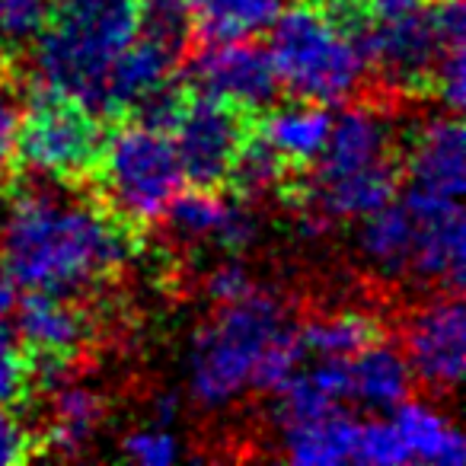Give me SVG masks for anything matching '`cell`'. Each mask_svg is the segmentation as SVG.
Listing matches in <instances>:
<instances>
[{"label": "cell", "instance_id": "25", "mask_svg": "<svg viewBox=\"0 0 466 466\" xmlns=\"http://www.w3.org/2000/svg\"><path fill=\"white\" fill-rule=\"evenodd\" d=\"M48 14V0H0V67L26 58Z\"/></svg>", "mask_w": 466, "mask_h": 466}, {"label": "cell", "instance_id": "20", "mask_svg": "<svg viewBox=\"0 0 466 466\" xmlns=\"http://www.w3.org/2000/svg\"><path fill=\"white\" fill-rule=\"evenodd\" d=\"M48 393H52V421L39 438V447L58 457H80L103 421V400L93 390L71 387L67 380Z\"/></svg>", "mask_w": 466, "mask_h": 466}, {"label": "cell", "instance_id": "28", "mask_svg": "<svg viewBox=\"0 0 466 466\" xmlns=\"http://www.w3.org/2000/svg\"><path fill=\"white\" fill-rule=\"evenodd\" d=\"M122 453L144 466H167L179 460V441L169 434L167 425L144 428V431H131L122 441Z\"/></svg>", "mask_w": 466, "mask_h": 466}, {"label": "cell", "instance_id": "21", "mask_svg": "<svg viewBox=\"0 0 466 466\" xmlns=\"http://www.w3.org/2000/svg\"><path fill=\"white\" fill-rule=\"evenodd\" d=\"M195 35L205 42H243L272 29L285 0H188Z\"/></svg>", "mask_w": 466, "mask_h": 466}, {"label": "cell", "instance_id": "14", "mask_svg": "<svg viewBox=\"0 0 466 466\" xmlns=\"http://www.w3.org/2000/svg\"><path fill=\"white\" fill-rule=\"evenodd\" d=\"M463 125L457 112L421 122L406 144V179L409 192L463 198Z\"/></svg>", "mask_w": 466, "mask_h": 466}, {"label": "cell", "instance_id": "29", "mask_svg": "<svg viewBox=\"0 0 466 466\" xmlns=\"http://www.w3.org/2000/svg\"><path fill=\"white\" fill-rule=\"evenodd\" d=\"M39 438H33L26 431V425L10 409V402H0V466L26 463V460L39 457Z\"/></svg>", "mask_w": 466, "mask_h": 466}, {"label": "cell", "instance_id": "10", "mask_svg": "<svg viewBox=\"0 0 466 466\" xmlns=\"http://www.w3.org/2000/svg\"><path fill=\"white\" fill-rule=\"evenodd\" d=\"M406 361L434 393H453L466 368V310L460 294H441L421 307L406 329Z\"/></svg>", "mask_w": 466, "mask_h": 466}, {"label": "cell", "instance_id": "12", "mask_svg": "<svg viewBox=\"0 0 466 466\" xmlns=\"http://www.w3.org/2000/svg\"><path fill=\"white\" fill-rule=\"evenodd\" d=\"M402 205L415 218V249L409 272L419 279L441 285L444 291H463V266H466V224L463 201L438 198V195L409 192Z\"/></svg>", "mask_w": 466, "mask_h": 466}, {"label": "cell", "instance_id": "32", "mask_svg": "<svg viewBox=\"0 0 466 466\" xmlns=\"http://www.w3.org/2000/svg\"><path fill=\"white\" fill-rule=\"evenodd\" d=\"M364 7H368V14L374 16V20H387V16H396L402 14V10L415 7L419 0H361Z\"/></svg>", "mask_w": 466, "mask_h": 466}, {"label": "cell", "instance_id": "13", "mask_svg": "<svg viewBox=\"0 0 466 466\" xmlns=\"http://www.w3.org/2000/svg\"><path fill=\"white\" fill-rule=\"evenodd\" d=\"M163 218L179 240H211L230 253H240L256 240V218L243 198L227 192L179 188L169 198Z\"/></svg>", "mask_w": 466, "mask_h": 466}, {"label": "cell", "instance_id": "16", "mask_svg": "<svg viewBox=\"0 0 466 466\" xmlns=\"http://www.w3.org/2000/svg\"><path fill=\"white\" fill-rule=\"evenodd\" d=\"M179 61H182L179 55L169 52L167 46L147 39V35H135V42L112 61L109 74H106L103 99H99V118H106L109 125L125 122L128 112L147 93H154L173 74H179Z\"/></svg>", "mask_w": 466, "mask_h": 466}, {"label": "cell", "instance_id": "5", "mask_svg": "<svg viewBox=\"0 0 466 466\" xmlns=\"http://www.w3.org/2000/svg\"><path fill=\"white\" fill-rule=\"evenodd\" d=\"M268 55L281 86L294 99L323 106L349 99L368 71L355 42L307 0L281 10L272 23Z\"/></svg>", "mask_w": 466, "mask_h": 466}, {"label": "cell", "instance_id": "8", "mask_svg": "<svg viewBox=\"0 0 466 466\" xmlns=\"http://www.w3.org/2000/svg\"><path fill=\"white\" fill-rule=\"evenodd\" d=\"M259 116L262 112H249L230 99L211 96V93H188L186 106L169 131L182 167V179L192 188L224 192L233 157L240 150L243 137L249 135V128L259 122Z\"/></svg>", "mask_w": 466, "mask_h": 466}, {"label": "cell", "instance_id": "3", "mask_svg": "<svg viewBox=\"0 0 466 466\" xmlns=\"http://www.w3.org/2000/svg\"><path fill=\"white\" fill-rule=\"evenodd\" d=\"M294 326L275 298L249 291L220 304V310L195 332L188 351V396L201 409H224L256 390V374L266 351Z\"/></svg>", "mask_w": 466, "mask_h": 466}, {"label": "cell", "instance_id": "22", "mask_svg": "<svg viewBox=\"0 0 466 466\" xmlns=\"http://www.w3.org/2000/svg\"><path fill=\"white\" fill-rule=\"evenodd\" d=\"M355 444H358V421L349 419L342 409L310 421L285 425V453L294 463H304V466L355 463Z\"/></svg>", "mask_w": 466, "mask_h": 466}, {"label": "cell", "instance_id": "30", "mask_svg": "<svg viewBox=\"0 0 466 466\" xmlns=\"http://www.w3.org/2000/svg\"><path fill=\"white\" fill-rule=\"evenodd\" d=\"M16 131H20V106L0 90V192L16 182Z\"/></svg>", "mask_w": 466, "mask_h": 466}, {"label": "cell", "instance_id": "33", "mask_svg": "<svg viewBox=\"0 0 466 466\" xmlns=\"http://www.w3.org/2000/svg\"><path fill=\"white\" fill-rule=\"evenodd\" d=\"M16 307V285L7 275V268L0 266V323L7 319V313H14Z\"/></svg>", "mask_w": 466, "mask_h": 466}, {"label": "cell", "instance_id": "17", "mask_svg": "<svg viewBox=\"0 0 466 466\" xmlns=\"http://www.w3.org/2000/svg\"><path fill=\"white\" fill-rule=\"evenodd\" d=\"M332 116L323 103L294 99L291 106L266 109L259 116V128L275 147V154L285 160L288 173H307L323 154V144L329 137Z\"/></svg>", "mask_w": 466, "mask_h": 466}, {"label": "cell", "instance_id": "4", "mask_svg": "<svg viewBox=\"0 0 466 466\" xmlns=\"http://www.w3.org/2000/svg\"><path fill=\"white\" fill-rule=\"evenodd\" d=\"M93 198L141 233L163 218L169 198L186 186L173 137L137 122H116L90 173Z\"/></svg>", "mask_w": 466, "mask_h": 466}, {"label": "cell", "instance_id": "1", "mask_svg": "<svg viewBox=\"0 0 466 466\" xmlns=\"http://www.w3.org/2000/svg\"><path fill=\"white\" fill-rule=\"evenodd\" d=\"M128 224L96 198H67L55 188H26L0 230V266L16 288L80 298L103 288L135 253Z\"/></svg>", "mask_w": 466, "mask_h": 466}, {"label": "cell", "instance_id": "9", "mask_svg": "<svg viewBox=\"0 0 466 466\" xmlns=\"http://www.w3.org/2000/svg\"><path fill=\"white\" fill-rule=\"evenodd\" d=\"M188 90L230 99L249 112H266L279 103L281 80L268 48L256 42H208L182 71Z\"/></svg>", "mask_w": 466, "mask_h": 466}, {"label": "cell", "instance_id": "15", "mask_svg": "<svg viewBox=\"0 0 466 466\" xmlns=\"http://www.w3.org/2000/svg\"><path fill=\"white\" fill-rule=\"evenodd\" d=\"M16 342L26 358H61L74 361L90 336L86 313L71 298H55L46 291H29L16 298Z\"/></svg>", "mask_w": 466, "mask_h": 466}, {"label": "cell", "instance_id": "27", "mask_svg": "<svg viewBox=\"0 0 466 466\" xmlns=\"http://www.w3.org/2000/svg\"><path fill=\"white\" fill-rule=\"evenodd\" d=\"M355 463H374V466L409 463V451L402 444L393 421H364V425L358 421Z\"/></svg>", "mask_w": 466, "mask_h": 466}, {"label": "cell", "instance_id": "31", "mask_svg": "<svg viewBox=\"0 0 466 466\" xmlns=\"http://www.w3.org/2000/svg\"><path fill=\"white\" fill-rule=\"evenodd\" d=\"M249 291H256L253 279H249V272L240 262H224V266L214 268L211 279H208V294H211V300H218V304H233V300L247 298Z\"/></svg>", "mask_w": 466, "mask_h": 466}, {"label": "cell", "instance_id": "2", "mask_svg": "<svg viewBox=\"0 0 466 466\" xmlns=\"http://www.w3.org/2000/svg\"><path fill=\"white\" fill-rule=\"evenodd\" d=\"M137 26L141 0H55L26 52L35 80L99 116L106 74L135 42Z\"/></svg>", "mask_w": 466, "mask_h": 466}, {"label": "cell", "instance_id": "7", "mask_svg": "<svg viewBox=\"0 0 466 466\" xmlns=\"http://www.w3.org/2000/svg\"><path fill=\"white\" fill-rule=\"evenodd\" d=\"M109 122L67 93L39 86L20 112L16 163L67 186L86 182L106 147Z\"/></svg>", "mask_w": 466, "mask_h": 466}, {"label": "cell", "instance_id": "11", "mask_svg": "<svg viewBox=\"0 0 466 466\" xmlns=\"http://www.w3.org/2000/svg\"><path fill=\"white\" fill-rule=\"evenodd\" d=\"M383 167H400L393 157V128L387 112L377 106H349L342 116L332 118L323 154L304 179L310 186H329Z\"/></svg>", "mask_w": 466, "mask_h": 466}, {"label": "cell", "instance_id": "6", "mask_svg": "<svg viewBox=\"0 0 466 466\" xmlns=\"http://www.w3.org/2000/svg\"><path fill=\"white\" fill-rule=\"evenodd\" d=\"M466 46L463 0H428L387 20H377L358 42L368 71L390 86L431 96L434 67L447 48Z\"/></svg>", "mask_w": 466, "mask_h": 466}, {"label": "cell", "instance_id": "23", "mask_svg": "<svg viewBox=\"0 0 466 466\" xmlns=\"http://www.w3.org/2000/svg\"><path fill=\"white\" fill-rule=\"evenodd\" d=\"M361 253L370 266H377L383 275H402L412 266L415 249V218L402 201H387L377 211L364 214L361 227Z\"/></svg>", "mask_w": 466, "mask_h": 466}, {"label": "cell", "instance_id": "19", "mask_svg": "<svg viewBox=\"0 0 466 466\" xmlns=\"http://www.w3.org/2000/svg\"><path fill=\"white\" fill-rule=\"evenodd\" d=\"M393 425L400 431L402 444H406L409 460H421V463L434 466H460L466 460V444L460 428L428 402L402 400L396 406Z\"/></svg>", "mask_w": 466, "mask_h": 466}, {"label": "cell", "instance_id": "26", "mask_svg": "<svg viewBox=\"0 0 466 466\" xmlns=\"http://www.w3.org/2000/svg\"><path fill=\"white\" fill-rule=\"evenodd\" d=\"M137 35L167 46L169 52L182 55L188 52L195 39V23L188 0H141V26Z\"/></svg>", "mask_w": 466, "mask_h": 466}, {"label": "cell", "instance_id": "24", "mask_svg": "<svg viewBox=\"0 0 466 466\" xmlns=\"http://www.w3.org/2000/svg\"><path fill=\"white\" fill-rule=\"evenodd\" d=\"M300 349L313 351L317 358H351L368 345L380 342L383 326L368 313H332L298 329Z\"/></svg>", "mask_w": 466, "mask_h": 466}, {"label": "cell", "instance_id": "18", "mask_svg": "<svg viewBox=\"0 0 466 466\" xmlns=\"http://www.w3.org/2000/svg\"><path fill=\"white\" fill-rule=\"evenodd\" d=\"M412 370L402 351L390 349L387 342H374L349 358V387L351 400L361 402L364 409L390 412L402 400H409L412 390Z\"/></svg>", "mask_w": 466, "mask_h": 466}]
</instances>
